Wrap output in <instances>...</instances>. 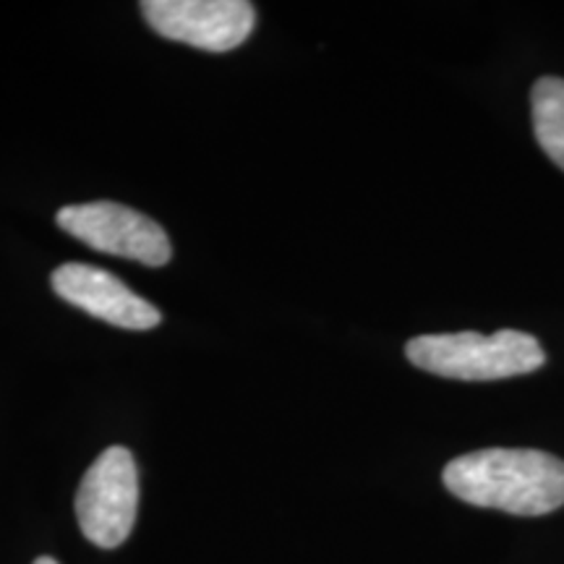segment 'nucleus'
<instances>
[{
  "label": "nucleus",
  "instance_id": "nucleus-3",
  "mask_svg": "<svg viewBox=\"0 0 564 564\" xmlns=\"http://www.w3.org/2000/svg\"><path fill=\"white\" fill-rule=\"evenodd\" d=\"M139 510V470L126 447H108L89 465L76 491V518L95 546L118 549Z\"/></svg>",
  "mask_w": 564,
  "mask_h": 564
},
{
  "label": "nucleus",
  "instance_id": "nucleus-6",
  "mask_svg": "<svg viewBox=\"0 0 564 564\" xmlns=\"http://www.w3.org/2000/svg\"><path fill=\"white\" fill-rule=\"evenodd\" d=\"M53 291L68 301L70 306L82 308L97 319L121 329H152L162 322L158 306L144 301L131 288H126L116 274L102 267L82 262L61 264L53 272Z\"/></svg>",
  "mask_w": 564,
  "mask_h": 564
},
{
  "label": "nucleus",
  "instance_id": "nucleus-2",
  "mask_svg": "<svg viewBox=\"0 0 564 564\" xmlns=\"http://www.w3.org/2000/svg\"><path fill=\"white\" fill-rule=\"evenodd\" d=\"M405 356L421 371L463 382L520 377L546 361L541 343L520 329H499L494 335H421L405 345Z\"/></svg>",
  "mask_w": 564,
  "mask_h": 564
},
{
  "label": "nucleus",
  "instance_id": "nucleus-4",
  "mask_svg": "<svg viewBox=\"0 0 564 564\" xmlns=\"http://www.w3.org/2000/svg\"><path fill=\"white\" fill-rule=\"evenodd\" d=\"M55 223L76 241L110 257H123L147 267H165L171 262V238L160 223L123 204H68L55 215Z\"/></svg>",
  "mask_w": 564,
  "mask_h": 564
},
{
  "label": "nucleus",
  "instance_id": "nucleus-8",
  "mask_svg": "<svg viewBox=\"0 0 564 564\" xmlns=\"http://www.w3.org/2000/svg\"><path fill=\"white\" fill-rule=\"evenodd\" d=\"M34 564H58L53 560V556H40V560H34Z\"/></svg>",
  "mask_w": 564,
  "mask_h": 564
},
{
  "label": "nucleus",
  "instance_id": "nucleus-5",
  "mask_svg": "<svg viewBox=\"0 0 564 564\" xmlns=\"http://www.w3.org/2000/svg\"><path fill=\"white\" fill-rule=\"evenodd\" d=\"M141 13L160 37L209 53L243 45L257 24L249 0H144Z\"/></svg>",
  "mask_w": 564,
  "mask_h": 564
},
{
  "label": "nucleus",
  "instance_id": "nucleus-7",
  "mask_svg": "<svg viewBox=\"0 0 564 564\" xmlns=\"http://www.w3.org/2000/svg\"><path fill=\"white\" fill-rule=\"evenodd\" d=\"M531 105L535 141L564 171V79L544 76L535 82Z\"/></svg>",
  "mask_w": 564,
  "mask_h": 564
},
{
  "label": "nucleus",
  "instance_id": "nucleus-1",
  "mask_svg": "<svg viewBox=\"0 0 564 564\" xmlns=\"http://www.w3.org/2000/svg\"><path fill=\"white\" fill-rule=\"evenodd\" d=\"M442 481L463 502L523 518L564 505V460L541 449H476L447 463Z\"/></svg>",
  "mask_w": 564,
  "mask_h": 564
}]
</instances>
